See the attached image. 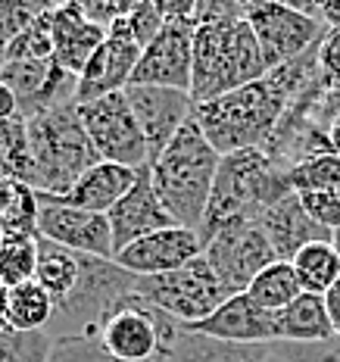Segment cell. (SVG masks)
<instances>
[{"mask_svg":"<svg viewBox=\"0 0 340 362\" xmlns=\"http://www.w3.org/2000/svg\"><path fill=\"white\" fill-rule=\"evenodd\" d=\"M218 163H222V153L206 141L197 119H191L175 134V141L156 160L147 163L156 197L165 213L175 218V225L194 231L203 225Z\"/></svg>","mask_w":340,"mask_h":362,"instance_id":"1","label":"cell"},{"mask_svg":"<svg viewBox=\"0 0 340 362\" xmlns=\"http://www.w3.org/2000/svg\"><path fill=\"white\" fill-rule=\"evenodd\" d=\"M269 66L262 59L259 41L247 25L244 13L231 19L206 22L194 28V66H191V100L194 107L209 103L222 94L266 78Z\"/></svg>","mask_w":340,"mask_h":362,"instance_id":"2","label":"cell"},{"mask_svg":"<svg viewBox=\"0 0 340 362\" xmlns=\"http://www.w3.org/2000/svg\"><path fill=\"white\" fill-rule=\"evenodd\" d=\"M291 194L287 172L278 165L266 150H238L222 156L216 172L213 197H209L203 225L197 228L200 240L206 244L213 235L234 222L259 218L275 200Z\"/></svg>","mask_w":340,"mask_h":362,"instance_id":"3","label":"cell"},{"mask_svg":"<svg viewBox=\"0 0 340 362\" xmlns=\"http://www.w3.org/2000/svg\"><path fill=\"white\" fill-rule=\"evenodd\" d=\"M287 107L291 100L284 97V90L275 85L271 75H266L253 85L194 107V119L209 144L222 156H228L238 150H266Z\"/></svg>","mask_w":340,"mask_h":362,"instance_id":"4","label":"cell"},{"mask_svg":"<svg viewBox=\"0 0 340 362\" xmlns=\"http://www.w3.org/2000/svg\"><path fill=\"white\" fill-rule=\"evenodd\" d=\"M28 150H32V187L41 197H63L72 185L100 163L81 125L78 103L37 112L25 119Z\"/></svg>","mask_w":340,"mask_h":362,"instance_id":"5","label":"cell"},{"mask_svg":"<svg viewBox=\"0 0 340 362\" xmlns=\"http://www.w3.org/2000/svg\"><path fill=\"white\" fill-rule=\"evenodd\" d=\"M178 331L175 319L131 291L103 315L94 337L122 362H165Z\"/></svg>","mask_w":340,"mask_h":362,"instance_id":"6","label":"cell"},{"mask_svg":"<svg viewBox=\"0 0 340 362\" xmlns=\"http://www.w3.org/2000/svg\"><path fill=\"white\" fill-rule=\"evenodd\" d=\"M78 259H81L78 284H75V291L63 303L54 306V319L47 325V334L54 341L94 334V328L100 325L103 315L138 284V275L116 266V259H97V256H85V253H78Z\"/></svg>","mask_w":340,"mask_h":362,"instance_id":"7","label":"cell"},{"mask_svg":"<svg viewBox=\"0 0 340 362\" xmlns=\"http://www.w3.org/2000/svg\"><path fill=\"white\" fill-rule=\"evenodd\" d=\"M134 291H138L147 303L163 309L169 319H175L178 325L203 322L206 315H213L225 300H231V293L225 291V284L218 281V275L213 272V266L206 262L203 253L175 272L138 278Z\"/></svg>","mask_w":340,"mask_h":362,"instance_id":"8","label":"cell"},{"mask_svg":"<svg viewBox=\"0 0 340 362\" xmlns=\"http://www.w3.org/2000/svg\"><path fill=\"white\" fill-rule=\"evenodd\" d=\"M244 19L259 41L269 72L309 50H319L324 35L331 32L319 16H309L297 4H269V0L244 4Z\"/></svg>","mask_w":340,"mask_h":362,"instance_id":"9","label":"cell"},{"mask_svg":"<svg viewBox=\"0 0 340 362\" xmlns=\"http://www.w3.org/2000/svg\"><path fill=\"white\" fill-rule=\"evenodd\" d=\"M81 125H85L90 144L103 163H116L125 169H143L150 163L147 141L134 119V110L128 103L125 90L107 94L100 100H90L78 107Z\"/></svg>","mask_w":340,"mask_h":362,"instance_id":"10","label":"cell"},{"mask_svg":"<svg viewBox=\"0 0 340 362\" xmlns=\"http://www.w3.org/2000/svg\"><path fill=\"white\" fill-rule=\"evenodd\" d=\"M203 256H206V262L213 266L218 281L225 284V291L231 297L234 293H247L253 278L278 259L269 235L262 231V225L256 218L234 222L218 235H213L203 244Z\"/></svg>","mask_w":340,"mask_h":362,"instance_id":"11","label":"cell"},{"mask_svg":"<svg viewBox=\"0 0 340 362\" xmlns=\"http://www.w3.org/2000/svg\"><path fill=\"white\" fill-rule=\"evenodd\" d=\"M191 66H194V22L165 19L163 32L141 50L131 85L175 88L191 94Z\"/></svg>","mask_w":340,"mask_h":362,"instance_id":"12","label":"cell"},{"mask_svg":"<svg viewBox=\"0 0 340 362\" xmlns=\"http://www.w3.org/2000/svg\"><path fill=\"white\" fill-rule=\"evenodd\" d=\"M41 197V194H37ZM37 235L66 247L72 253L97 256V259H112V228L110 218L88 209L66 206L54 197H41V218H37Z\"/></svg>","mask_w":340,"mask_h":362,"instance_id":"13","label":"cell"},{"mask_svg":"<svg viewBox=\"0 0 340 362\" xmlns=\"http://www.w3.org/2000/svg\"><path fill=\"white\" fill-rule=\"evenodd\" d=\"M125 97L134 110L150 160L163 153L175 141V134L194 119V100L187 90L153 88V85H128Z\"/></svg>","mask_w":340,"mask_h":362,"instance_id":"14","label":"cell"},{"mask_svg":"<svg viewBox=\"0 0 340 362\" xmlns=\"http://www.w3.org/2000/svg\"><path fill=\"white\" fill-rule=\"evenodd\" d=\"M200 253H203V240L197 231L172 225V228L153 231V235L128 244L125 250H119L112 259H116V266L131 272V275L150 278V275H165V272L187 266V262L197 259Z\"/></svg>","mask_w":340,"mask_h":362,"instance_id":"15","label":"cell"},{"mask_svg":"<svg viewBox=\"0 0 340 362\" xmlns=\"http://www.w3.org/2000/svg\"><path fill=\"white\" fill-rule=\"evenodd\" d=\"M141 59V47L128 37L119 25L107 28V41L97 47V54L88 59V66L78 75V107L90 100H100L107 94H119L131 85L134 66Z\"/></svg>","mask_w":340,"mask_h":362,"instance_id":"16","label":"cell"},{"mask_svg":"<svg viewBox=\"0 0 340 362\" xmlns=\"http://www.w3.org/2000/svg\"><path fill=\"white\" fill-rule=\"evenodd\" d=\"M107 218H110V228H112V247H116V253L125 250V247L134 244V240L153 235V231H163V228H172V225H175V218L165 213L160 197H156L147 165L138 172V181L131 185V191L110 209Z\"/></svg>","mask_w":340,"mask_h":362,"instance_id":"17","label":"cell"},{"mask_svg":"<svg viewBox=\"0 0 340 362\" xmlns=\"http://www.w3.org/2000/svg\"><path fill=\"white\" fill-rule=\"evenodd\" d=\"M181 328L197 331V334H206V337H218V341H231V344H275L271 313L259 309L247 293H234L213 315Z\"/></svg>","mask_w":340,"mask_h":362,"instance_id":"18","label":"cell"},{"mask_svg":"<svg viewBox=\"0 0 340 362\" xmlns=\"http://www.w3.org/2000/svg\"><path fill=\"white\" fill-rule=\"evenodd\" d=\"M50 32H54V63L72 75H81L88 59L107 41V28L94 25L81 4H57L50 13Z\"/></svg>","mask_w":340,"mask_h":362,"instance_id":"19","label":"cell"},{"mask_svg":"<svg viewBox=\"0 0 340 362\" xmlns=\"http://www.w3.org/2000/svg\"><path fill=\"white\" fill-rule=\"evenodd\" d=\"M262 225V231L269 235L271 247H275L278 259L291 262L303 247L319 244V240H334L331 231H324L322 225H315L309 213L303 209L297 194H284L281 200H275L269 209H262V216L256 218Z\"/></svg>","mask_w":340,"mask_h":362,"instance_id":"20","label":"cell"},{"mask_svg":"<svg viewBox=\"0 0 340 362\" xmlns=\"http://www.w3.org/2000/svg\"><path fill=\"white\" fill-rule=\"evenodd\" d=\"M138 172L141 169H125V165L100 160L94 169H88L85 175L75 181L69 194L54 197V200L66 203V206H75V209H88V213L107 216L110 209L131 191V185L138 181Z\"/></svg>","mask_w":340,"mask_h":362,"instance_id":"21","label":"cell"},{"mask_svg":"<svg viewBox=\"0 0 340 362\" xmlns=\"http://www.w3.org/2000/svg\"><path fill=\"white\" fill-rule=\"evenodd\" d=\"M271 322H275V344H315L334 337L324 297L319 293H300L291 306L271 315Z\"/></svg>","mask_w":340,"mask_h":362,"instance_id":"22","label":"cell"},{"mask_svg":"<svg viewBox=\"0 0 340 362\" xmlns=\"http://www.w3.org/2000/svg\"><path fill=\"white\" fill-rule=\"evenodd\" d=\"M271 344H231L181 328L165 362H269Z\"/></svg>","mask_w":340,"mask_h":362,"instance_id":"23","label":"cell"},{"mask_svg":"<svg viewBox=\"0 0 340 362\" xmlns=\"http://www.w3.org/2000/svg\"><path fill=\"white\" fill-rule=\"evenodd\" d=\"M81 275V259L78 253L66 250V247L54 244V240L37 235V269H35V281L47 291V297L54 300V306H59L66 297L75 291Z\"/></svg>","mask_w":340,"mask_h":362,"instance_id":"24","label":"cell"},{"mask_svg":"<svg viewBox=\"0 0 340 362\" xmlns=\"http://www.w3.org/2000/svg\"><path fill=\"white\" fill-rule=\"evenodd\" d=\"M37 218H41V197L35 187L0 175V228L4 235L37 238Z\"/></svg>","mask_w":340,"mask_h":362,"instance_id":"25","label":"cell"},{"mask_svg":"<svg viewBox=\"0 0 340 362\" xmlns=\"http://www.w3.org/2000/svg\"><path fill=\"white\" fill-rule=\"evenodd\" d=\"M300 293H303L300 278H297V272H293V266L287 259H275L271 266H266L259 275L253 278L250 288H247V297L271 315L281 313L284 306H291Z\"/></svg>","mask_w":340,"mask_h":362,"instance_id":"26","label":"cell"},{"mask_svg":"<svg viewBox=\"0 0 340 362\" xmlns=\"http://www.w3.org/2000/svg\"><path fill=\"white\" fill-rule=\"evenodd\" d=\"M291 266L297 272L303 293L324 297V291L340 278V250L334 247V240H319V244L303 247L291 259Z\"/></svg>","mask_w":340,"mask_h":362,"instance_id":"27","label":"cell"},{"mask_svg":"<svg viewBox=\"0 0 340 362\" xmlns=\"http://www.w3.org/2000/svg\"><path fill=\"white\" fill-rule=\"evenodd\" d=\"M54 319V300L37 281H25L10 291V328L13 331H47Z\"/></svg>","mask_w":340,"mask_h":362,"instance_id":"28","label":"cell"},{"mask_svg":"<svg viewBox=\"0 0 340 362\" xmlns=\"http://www.w3.org/2000/svg\"><path fill=\"white\" fill-rule=\"evenodd\" d=\"M0 175L32 185V150H28L25 119H4L0 122Z\"/></svg>","mask_w":340,"mask_h":362,"instance_id":"29","label":"cell"},{"mask_svg":"<svg viewBox=\"0 0 340 362\" xmlns=\"http://www.w3.org/2000/svg\"><path fill=\"white\" fill-rule=\"evenodd\" d=\"M50 63H6L4 72H0V81L10 85V90L16 94L19 103V119H32L37 116V100H41V88L47 81Z\"/></svg>","mask_w":340,"mask_h":362,"instance_id":"30","label":"cell"},{"mask_svg":"<svg viewBox=\"0 0 340 362\" xmlns=\"http://www.w3.org/2000/svg\"><path fill=\"white\" fill-rule=\"evenodd\" d=\"M35 269H37V238L4 235V244H0V284L13 291L25 281H35Z\"/></svg>","mask_w":340,"mask_h":362,"instance_id":"31","label":"cell"},{"mask_svg":"<svg viewBox=\"0 0 340 362\" xmlns=\"http://www.w3.org/2000/svg\"><path fill=\"white\" fill-rule=\"evenodd\" d=\"M287 181H291L293 194L331 191V187L340 185V156L334 153V150L306 156V160H300L297 165L287 169Z\"/></svg>","mask_w":340,"mask_h":362,"instance_id":"32","label":"cell"},{"mask_svg":"<svg viewBox=\"0 0 340 362\" xmlns=\"http://www.w3.org/2000/svg\"><path fill=\"white\" fill-rule=\"evenodd\" d=\"M54 6L41 19H35L16 41L6 44L4 47L6 63H47V59H54V32H50V13H54Z\"/></svg>","mask_w":340,"mask_h":362,"instance_id":"33","label":"cell"},{"mask_svg":"<svg viewBox=\"0 0 340 362\" xmlns=\"http://www.w3.org/2000/svg\"><path fill=\"white\" fill-rule=\"evenodd\" d=\"M54 337L47 331H0V362H50Z\"/></svg>","mask_w":340,"mask_h":362,"instance_id":"34","label":"cell"},{"mask_svg":"<svg viewBox=\"0 0 340 362\" xmlns=\"http://www.w3.org/2000/svg\"><path fill=\"white\" fill-rule=\"evenodd\" d=\"M54 4H32V0H0V47L25 32L35 19H41Z\"/></svg>","mask_w":340,"mask_h":362,"instance_id":"35","label":"cell"},{"mask_svg":"<svg viewBox=\"0 0 340 362\" xmlns=\"http://www.w3.org/2000/svg\"><path fill=\"white\" fill-rule=\"evenodd\" d=\"M112 25H119L122 32L131 37L134 44L143 50L150 41H153L156 35L163 32V25H165V16H163V10H160V4H138L131 13H128L125 19H119V22H112Z\"/></svg>","mask_w":340,"mask_h":362,"instance_id":"36","label":"cell"},{"mask_svg":"<svg viewBox=\"0 0 340 362\" xmlns=\"http://www.w3.org/2000/svg\"><path fill=\"white\" fill-rule=\"evenodd\" d=\"M50 362H122V359H116L112 353H107V346L97 341L94 334H81V337L54 341Z\"/></svg>","mask_w":340,"mask_h":362,"instance_id":"37","label":"cell"},{"mask_svg":"<svg viewBox=\"0 0 340 362\" xmlns=\"http://www.w3.org/2000/svg\"><path fill=\"white\" fill-rule=\"evenodd\" d=\"M303 209L309 213L315 225H322L324 231L337 235L340 231V185L331 191H315V194H297Z\"/></svg>","mask_w":340,"mask_h":362,"instance_id":"38","label":"cell"},{"mask_svg":"<svg viewBox=\"0 0 340 362\" xmlns=\"http://www.w3.org/2000/svg\"><path fill=\"white\" fill-rule=\"evenodd\" d=\"M271 353L284 362H340V337L315 344H271Z\"/></svg>","mask_w":340,"mask_h":362,"instance_id":"39","label":"cell"},{"mask_svg":"<svg viewBox=\"0 0 340 362\" xmlns=\"http://www.w3.org/2000/svg\"><path fill=\"white\" fill-rule=\"evenodd\" d=\"M138 6V0H107V4H100V0H90V4H81V10H85V16L94 22V25L100 28H110L112 22L125 19L128 13Z\"/></svg>","mask_w":340,"mask_h":362,"instance_id":"40","label":"cell"},{"mask_svg":"<svg viewBox=\"0 0 340 362\" xmlns=\"http://www.w3.org/2000/svg\"><path fill=\"white\" fill-rule=\"evenodd\" d=\"M324 309H328V319L334 325V334H340V278L324 291Z\"/></svg>","mask_w":340,"mask_h":362,"instance_id":"41","label":"cell"},{"mask_svg":"<svg viewBox=\"0 0 340 362\" xmlns=\"http://www.w3.org/2000/svg\"><path fill=\"white\" fill-rule=\"evenodd\" d=\"M19 116V103H16V94L10 90V85L0 81V122L4 119H16Z\"/></svg>","mask_w":340,"mask_h":362,"instance_id":"42","label":"cell"},{"mask_svg":"<svg viewBox=\"0 0 340 362\" xmlns=\"http://www.w3.org/2000/svg\"><path fill=\"white\" fill-rule=\"evenodd\" d=\"M10 328V288L0 284V331Z\"/></svg>","mask_w":340,"mask_h":362,"instance_id":"43","label":"cell"},{"mask_svg":"<svg viewBox=\"0 0 340 362\" xmlns=\"http://www.w3.org/2000/svg\"><path fill=\"white\" fill-rule=\"evenodd\" d=\"M328 141H331V150L340 156V112L334 116V122H331V128H328Z\"/></svg>","mask_w":340,"mask_h":362,"instance_id":"44","label":"cell"},{"mask_svg":"<svg viewBox=\"0 0 340 362\" xmlns=\"http://www.w3.org/2000/svg\"><path fill=\"white\" fill-rule=\"evenodd\" d=\"M4 66H6V54H4V47H0V72H4Z\"/></svg>","mask_w":340,"mask_h":362,"instance_id":"45","label":"cell"},{"mask_svg":"<svg viewBox=\"0 0 340 362\" xmlns=\"http://www.w3.org/2000/svg\"><path fill=\"white\" fill-rule=\"evenodd\" d=\"M269 362H284L281 356H275V353H271V356H269Z\"/></svg>","mask_w":340,"mask_h":362,"instance_id":"46","label":"cell"},{"mask_svg":"<svg viewBox=\"0 0 340 362\" xmlns=\"http://www.w3.org/2000/svg\"><path fill=\"white\" fill-rule=\"evenodd\" d=\"M334 247H337V250H340V231H337V235H334Z\"/></svg>","mask_w":340,"mask_h":362,"instance_id":"47","label":"cell"},{"mask_svg":"<svg viewBox=\"0 0 340 362\" xmlns=\"http://www.w3.org/2000/svg\"><path fill=\"white\" fill-rule=\"evenodd\" d=\"M0 244H4V228H0Z\"/></svg>","mask_w":340,"mask_h":362,"instance_id":"48","label":"cell"},{"mask_svg":"<svg viewBox=\"0 0 340 362\" xmlns=\"http://www.w3.org/2000/svg\"><path fill=\"white\" fill-rule=\"evenodd\" d=\"M337 337H340V334H337Z\"/></svg>","mask_w":340,"mask_h":362,"instance_id":"49","label":"cell"}]
</instances>
